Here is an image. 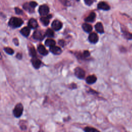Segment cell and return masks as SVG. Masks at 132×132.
Wrapping results in <instances>:
<instances>
[{"instance_id": "cell-1", "label": "cell", "mask_w": 132, "mask_h": 132, "mask_svg": "<svg viewBox=\"0 0 132 132\" xmlns=\"http://www.w3.org/2000/svg\"><path fill=\"white\" fill-rule=\"evenodd\" d=\"M23 23V21L20 18L13 17L11 18L9 21L8 24L13 28H17L20 27Z\"/></svg>"}, {"instance_id": "cell-2", "label": "cell", "mask_w": 132, "mask_h": 132, "mask_svg": "<svg viewBox=\"0 0 132 132\" xmlns=\"http://www.w3.org/2000/svg\"><path fill=\"white\" fill-rule=\"evenodd\" d=\"M23 111V106L21 103H19L16 105L13 114L15 117L16 118H19L22 115Z\"/></svg>"}, {"instance_id": "cell-3", "label": "cell", "mask_w": 132, "mask_h": 132, "mask_svg": "<svg viewBox=\"0 0 132 132\" xmlns=\"http://www.w3.org/2000/svg\"><path fill=\"white\" fill-rule=\"evenodd\" d=\"M74 73L77 78L80 79L84 78V77L85 76V71L80 67H77L75 69Z\"/></svg>"}, {"instance_id": "cell-4", "label": "cell", "mask_w": 132, "mask_h": 132, "mask_svg": "<svg viewBox=\"0 0 132 132\" xmlns=\"http://www.w3.org/2000/svg\"><path fill=\"white\" fill-rule=\"evenodd\" d=\"M46 35L43 34V33H42V32L40 31H36L33 33V38H34L35 40H39V41H41L44 38H45V36Z\"/></svg>"}, {"instance_id": "cell-5", "label": "cell", "mask_w": 132, "mask_h": 132, "mask_svg": "<svg viewBox=\"0 0 132 132\" xmlns=\"http://www.w3.org/2000/svg\"><path fill=\"white\" fill-rule=\"evenodd\" d=\"M49 12V8L46 5H41L39 8V13L42 16H47Z\"/></svg>"}, {"instance_id": "cell-6", "label": "cell", "mask_w": 132, "mask_h": 132, "mask_svg": "<svg viewBox=\"0 0 132 132\" xmlns=\"http://www.w3.org/2000/svg\"><path fill=\"white\" fill-rule=\"evenodd\" d=\"M63 26V24L59 20H54L52 23V27L55 31H59L62 29Z\"/></svg>"}, {"instance_id": "cell-7", "label": "cell", "mask_w": 132, "mask_h": 132, "mask_svg": "<svg viewBox=\"0 0 132 132\" xmlns=\"http://www.w3.org/2000/svg\"><path fill=\"white\" fill-rule=\"evenodd\" d=\"M88 39L90 42L92 43H96L99 40V37L95 33H92L89 35Z\"/></svg>"}, {"instance_id": "cell-8", "label": "cell", "mask_w": 132, "mask_h": 132, "mask_svg": "<svg viewBox=\"0 0 132 132\" xmlns=\"http://www.w3.org/2000/svg\"><path fill=\"white\" fill-rule=\"evenodd\" d=\"M50 51L55 55H59L62 52V50L60 48L55 46L50 48Z\"/></svg>"}, {"instance_id": "cell-9", "label": "cell", "mask_w": 132, "mask_h": 132, "mask_svg": "<svg viewBox=\"0 0 132 132\" xmlns=\"http://www.w3.org/2000/svg\"><path fill=\"white\" fill-rule=\"evenodd\" d=\"M32 63L33 66H34V67L35 68L38 69L40 67L41 64V62L39 59H38L37 58L35 57H33L32 59Z\"/></svg>"}, {"instance_id": "cell-10", "label": "cell", "mask_w": 132, "mask_h": 132, "mask_svg": "<svg viewBox=\"0 0 132 132\" xmlns=\"http://www.w3.org/2000/svg\"><path fill=\"white\" fill-rule=\"evenodd\" d=\"M28 25H29V27H30L31 29H36L38 27V24L37 21L35 19L32 18L29 21Z\"/></svg>"}, {"instance_id": "cell-11", "label": "cell", "mask_w": 132, "mask_h": 132, "mask_svg": "<svg viewBox=\"0 0 132 132\" xmlns=\"http://www.w3.org/2000/svg\"><path fill=\"white\" fill-rule=\"evenodd\" d=\"M98 8L100 9L104 10H108L110 9V7L109 5L105 2H101L98 4Z\"/></svg>"}, {"instance_id": "cell-12", "label": "cell", "mask_w": 132, "mask_h": 132, "mask_svg": "<svg viewBox=\"0 0 132 132\" xmlns=\"http://www.w3.org/2000/svg\"><path fill=\"white\" fill-rule=\"evenodd\" d=\"M38 51L42 55H47L48 54V51L47 50L44 46L40 45L38 47Z\"/></svg>"}, {"instance_id": "cell-13", "label": "cell", "mask_w": 132, "mask_h": 132, "mask_svg": "<svg viewBox=\"0 0 132 132\" xmlns=\"http://www.w3.org/2000/svg\"><path fill=\"white\" fill-rule=\"evenodd\" d=\"M51 17H52L51 15H48L47 16H43V17L40 18V21L44 25L47 26L49 24L50 19Z\"/></svg>"}, {"instance_id": "cell-14", "label": "cell", "mask_w": 132, "mask_h": 132, "mask_svg": "<svg viewBox=\"0 0 132 132\" xmlns=\"http://www.w3.org/2000/svg\"><path fill=\"white\" fill-rule=\"evenodd\" d=\"M20 33L24 37L29 36L30 33V27H24L20 31Z\"/></svg>"}, {"instance_id": "cell-15", "label": "cell", "mask_w": 132, "mask_h": 132, "mask_svg": "<svg viewBox=\"0 0 132 132\" xmlns=\"http://www.w3.org/2000/svg\"><path fill=\"white\" fill-rule=\"evenodd\" d=\"M86 81L87 84H94L95 82L97 81V78L95 75H90L87 77Z\"/></svg>"}, {"instance_id": "cell-16", "label": "cell", "mask_w": 132, "mask_h": 132, "mask_svg": "<svg viewBox=\"0 0 132 132\" xmlns=\"http://www.w3.org/2000/svg\"><path fill=\"white\" fill-rule=\"evenodd\" d=\"M95 29L96 31L100 34H103L104 32L103 26L101 22H98L95 25Z\"/></svg>"}, {"instance_id": "cell-17", "label": "cell", "mask_w": 132, "mask_h": 132, "mask_svg": "<svg viewBox=\"0 0 132 132\" xmlns=\"http://www.w3.org/2000/svg\"><path fill=\"white\" fill-rule=\"evenodd\" d=\"M96 14L92 12L87 16V17L85 19V21L88 22H92L95 21L96 19Z\"/></svg>"}, {"instance_id": "cell-18", "label": "cell", "mask_w": 132, "mask_h": 132, "mask_svg": "<svg viewBox=\"0 0 132 132\" xmlns=\"http://www.w3.org/2000/svg\"><path fill=\"white\" fill-rule=\"evenodd\" d=\"M82 28L85 32L87 33H90L92 30V26L87 23H84L83 24H82Z\"/></svg>"}, {"instance_id": "cell-19", "label": "cell", "mask_w": 132, "mask_h": 132, "mask_svg": "<svg viewBox=\"0 0 132 132\" xmlns=\"http://www.w3.org/2000/svg\"><path fill=\"white\" fill-rule=\"evenodd\" d=\"M55 44H56L55 41L51 39H47L45 41V45L50 48L55 46Z\"/></svg>"}, {"instance_id": "cell-20", "label": "cell", "mask_w": 132, "mask_h": 132, "mask_svg": "<svg viewBox=\"0 0 132 132\" xmlns=\"http://www.w3.org/2000/svg\"><path fill=\"white\" fill-rule=\"evenodd\" d=\"M45 35L48 37L52 38V37H53L54 36V33L52 30H51L50 29H49L47 30Z\"/></svg>"}, {"instance_id": "cell-21", "label": "cell", "mask_w": 132, "mask_h": 132, "mask_svg": "<svg viewBox=\"0 0 132 132\" xmlns=\"http://www.w3.org/2000/svg\"><path fill=\"white\" fill-rule=\"evenodd\" d=\"M123 33L124 36L125 37V38H126V39H129V40L132 39V34H131V33L126 31L123 32Z\"/></svg>"}, {"instance_id": "cell-22", "label": "cell", "mask_w": 132, "mask_h": 132, "mask_svg": "<svg viewBox=\"0 0 132 132\" xmlns=\"http://www.w3.org/2000/svg\"><path fill=\"white\" fill-rule=\"evenodd\" d=\"M30 54L32 57H35L36 56V51L34 47L30 49Z\"/></svg>"}, {"instance_id": "cell-23", "label": "cell", "mask_w": 132, "mask_h": 132, "mask_svg": "<svg viewBox=\"0 0 132 132\" xmlns=\"http://www.w3.org/2000/svg\"><path fill=\"white\" fill-rule=\"evenodd\" d=\"M4 50L5 51L6 53L9 55H13L14 53V50L11 49L10 48H5L4 49Z\"/></svg>"}, {"instance_id": "cell-24", "label": "cell", "mask_w": 132, "mask_h": 132, "mask_svg": "<svg viewBox=\"0 0 132 132\" xmlns=\"http://www.w3.org/2000/svg\"><path fill=\"white\" fill-rule=\"evenodd\" d=\"M84 131L85 132H96V131H98L97 130L92 128H89V127H86L85 128Z\"/></svg>"}, {"instance_id": "cell-25", "label": "cell", "mask_w": 132, "mask_h": 132, "mask_svg": "<svg viewBox=\"0 0 132 132\" xmlns=\"http://www.w3.org/2000/svg\"><path fill=\"white\" fill-rule=\"evenodd\" d=\"M95 0H85V3L88 5V6H90L91 5H92L93 4V3L94 2Z\"/></svg>"}, {"instance_id": "cell-26", "label": "cell", "mask_w": 132, "mask_h": 132, "mask_svg": "<svg viewBox=\"0 0 132 132\" xmlns=\"http://www.w3.org/2000/svg\"><path fill=\"white\" fill-rule=\"evenodd\" d=\"M30 6L32 8H34L35 7H36V6L37 5V3L35 2H31L30 3H29Z\"/></svg>"}, {"instance_id": "cell-27", "label": "cell", "mask_w": 132, "mask_h": 132, "mask_svg": "<svg viewBox=\"0 0 132 132\" xmlns=\"http://www.w3.org/2000/svg\"><path fill=\"white\" fill-rule=\"evenodd\" d=\"M15 11H16V14H18V15H20L21 14H22L23 12L20 9H19V8H15Z\"/></svg>"}, {"instance_id": "cell-28", "label": "cell", "mask_w": 132, "mask_h": 132, "mask_svg": "<svg viewBox=\"0 0 132 132\" xmlns=\"http://www.w3.org/2000/svg\"><path fill=\"white\" fill-rule=\"evenodd\" d=\"M83 55L85 57L87 58V57H89L90 56V53L89 51H85L83 53Z\"/></svg>"}, {"instance_id": "cell-29", "label": "cell", "mask_w": 132, "mask_h": 132, "mask_svg": "<svg viewBox=\"0 0 132 132\" xmlns=\"http://www.w3.org/2000/svg\"><path fill=\"white\" fill-rule=\"evenodd\" d=\"M59 45L60 46H61L62 47H64V45H65V41L64 40H60L59 41Z\"/></svg>"}, {"instance_id": "cell-30", "label": "cell", "mask_w": 132, "mask_h": 132, "mask_svg": "<svg viewBox=\"0 0 132 132\" xmlns=\"http://www.w3.org/2000/svg\"><path fill=\"white\" fill-rule=\"evenodd\" d=\"M13 41H14L15 44V45H16V46H18V45H19L18 40L17 39H16V38H15V39H14Z\"/></svg>"}, {"instance_id": "cell-31", "label": "cell", "mask_w": 132, "mask_h": 132, "mask_svg": "<svg viewBox=\"0 0 132 132\" xmlns=\"http://www.w3.org/2000/svg\"><path fill=\"white\" fill-rule=\"evenodd\" d=\"M16 58L19 59H22V54H20V53H18L17 55H16Z\"/></svg>"}]
</instances>
